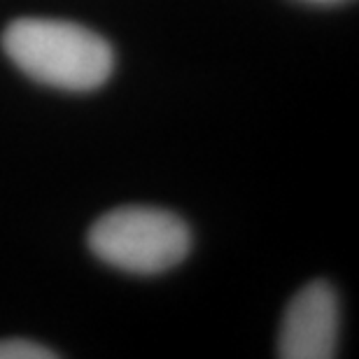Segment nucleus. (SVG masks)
Wrapping results in <instances>:
<instances>
[{
    "instance_id": "obj_1",
    "label": "nucleus",
    "mask_w": 359,
    "mask_h": 359,
    "mask_svg": "<svg viewBox=\"0 0 359 359\" xmlns=\"http://www.w3.org/2000/svg\"><path fill=\"white\" fill-rule=\"evenodd\" d=\"M0 45L21 73L61 91L100 89L114 68L110 42L75 21L14 19L3 31Z\"/></svg>"
},
{
    "instance_id": "obj_2",
    "label": "nucleus",
    "mask_w": 359,
    "mask_h": 359,
    "mask_svg": "<svg viewBox=\"0 0 359 359\" xmlns=\"http://www.w3.org/2000/svg\"><path fill=\"white\" fill-rule=\"evenodd\" d=\"M89 250L131 276H159L187 259L191 231L180 215L152 205H121L89 229Z\"/></svg>"
},
{
    "instance_id": "obj_3",
    "label": "nucleus",
    "mask_w": 359,
    "mask_h": 359,
    "mask_svg": "<svg viewBox=\"0 0 359 359\" xmlns=\"http://www.w3.org/2000/svg\"><path fill=\"white\" fill-rule=\"evenodd\" d=\"M341 327L339 294L327 280H313L294 294L280 325L278 357L332 359Z\"/></svg>"
},
{
    "instance_id": "obj_4",
    "label": "nucleus",
    "mask_w": 359,
    "mask_h": 359,
    "mask_svg": "<svg viewBox=\"0 0 359 359\" xmlns=\"http://www.w3.org/2000/svg\"><path fill=\"white\" fill-rule=\"evenodd\" d=\"M56 357L59 355L54 350L28 339L0 341V359H56Z\"/></svg>"
},
{
    "instance_id": "obj_5",
    "label": "nucleus",
    "mask_w": 359,
    "mask_h": 359,
    "mask_svg": "<svg viewBox=\"0 0 359 359\" xmlns=\"http://www.w3.org/2000/svg\"><path fill=\"white\" fill-rule=\"evenodd\" d=\"M308 5H336V3H346V0H301Z\"/></svg>"
}]
</instances>
